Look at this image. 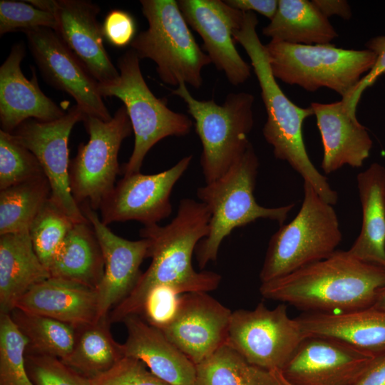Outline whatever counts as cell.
<instances>
[{"mask_svg": "<svg viewBox=\"0 0 385 385\" xmlns=\"http://www.w3.org/2000/svg\"><path fill=\"white\" fill-rule=\"evenodd\" d=\"M232 312L207 292L185 293L158 329L196 366L227 343Z\"/></svg>", "mask_w": 385, "mask_h": 385, "instance_id": "obj_14", "label": "cell"}, {"mask_svg": "<svg viewBox=\"0 0 385 385\" xmlns=\"http://www.w3.org/2000/svg\"><path fill=\"white\" fill-rule=\"evenodd\" d=\"M195 367L196 385H278L272 371L250 364L227 343Z\"/></svg>", "mask_w": 385, "mask_h": 385, "instance_id": "obj_31", "label": "cell"}, {"mask_svg": "<svg viewBox=\"0 0 385 385\" xmlns=\"http://www.w3.org/2000/svg\"><path fill=\"white\" fill-rule=\"evenodd\" d=\"M313 4L329 19L337 16L345 20H349L352 16L351 7L345 0H313Z\"/></svg>", "mask_w": 385, "mask_h": 385, "instance_id": "obj_43", "label": "cell"}, {"mask_svg": "<svg viewBox=\"0 0 385 385\" xmlns=\"http://www.w3.org/2000/svg\"><path fill=\"white\" fill-rule=\"evenodd\" d=\"M305 337L286 305L270 309L260 302L252 310L232 312L227 344L250 364L270 371L281 370Z\"/></svg>", "mask_w": 385, "mask_h": 385, "instance_id": "obj_11", "label": "cell"}, {"mask_svg": "<svg viewBox=\"0 0 385 385\" xmlns=\"http://www.w3.org/2000/svg\"><path fill=\"white\" fill-rule=\"evenodd\" d=\"M142 12L148 28L130 43L140 59L149 58L165 83H185L199 88L201 72L211 63L197 43L175 0H141Z\"/></svg>", "mask_w": 385, "mask_h": 385, "instance_id": "obj_7", "label": "cell"}, {"mask_svg": "<svg viewBox=\"0 0 385 385\" xmlns=\"http://www.w3.org/2000/svg\"><path fill=\"white\" fill-rule=\"evenodd\" d=\"M75 222L49 198L32 222L29 234L34 250L48 270Z\"/></svg>", "mask_w": 385, "mask_h": 385, "instance_id": "obj_33", "label": "cell"}, {"mask_svg": "<svg viewBox=\"0 0 385 385\" xmlns=\"http://www.w3.org/2000/svg\"><path fill=\"white\" fill-rule=\"evenodd\" d=\"M10 314L28 339L27 353L51 356L62 361L69 356L75 342L76 327L18 308Z\"/></svg>", "mask_w": 385, "mask_h": 385, "instance_id": "obj_32", "label": "cell"}, {"mask_svg": "<svg viewBox=\"0 0 385 385\" xmlns=\"http://www.w3.org/2000/svg\"><path fill=\"white\" fill-rule=\"evenodd\" d=\"M385 286V269L360 261L348 251L328 257L284 277L261 283L268 299L316 313H342L372 307Z\"/></svg>", "mask_w": 385, "mask_h": 385, "instance_id": "obj_2", "label": "cell"}, {"mask_svg": "<svg viewBox=\"0 0 385 385\" xmlns=\"http://www.w3.org/2000/svg\"><path fill=\"white\" fill-rule=\"evenodd\" d=\"M127 338L123 354L141 361L157 377L170 385H196L195 365L164 335L140 315L122 321Z\"/></svg>", "mask_w": 385, "mask_h": 385, "instance_id": "obj_22", "label": "cell"}, {"mask_svg": "<svg viewBox=\"0 0 385 385\" xmlns=\"http://www.w3.org/2000/svg\"><path fill=\"white\" fill-rule=\"evenodd\" d=\"M91 380V385H170L148 370L141 361L125 356Z\"/></svg>", "mask_w": 385, "mask_h": 385, "instance_id": "obj_38", "label": "cell"}, {"mask_svg": "<svg viewBox=\"0 0 385 385\" xmlns=\"http://www.w3.org/2000/svg\"><path fill=\"white\" fill-rule=\"evenodd\" d=\"M352 385H385V354L375 358Z\"/></svg>", "mask_w": 385, "mask_h": 385, "instance_id": "obj_42", "label": "cell"}, {"mask_svg": "<svg viewBox=\"0 0 385 385\" xmlns=\"http://www.w3.org/2000/svg\"><path fill=\"white\" fill-rule=\"evenodd\" d=\"M230 6L242 12H257L271 20L277 9V0H225Z\"/></svg>", "mask_w": 385, "mask_h": 385, "instance_id": "obj_41", "label": "cell"}, {"mask_svg": "<svg viewBox=\"0 0 385 385\" xmlns=\"http://www.w3.org/2000/svg\"><path fill=\"white\" fill-rule=\"evenodd\" d=\"M29 342L10 314H0V385H34L26 369Z\"/></svg>", "mask_w": 385, "mask_h": 385, "instance_id": "obj_34", "label": "cell"}, {"mask_svg": "<svg viewBox=\"0 0 385 385\" xmlns=\"http://www.w3.org/2000/svg\"><path fill=\"white\" fill-rule=\"evenodd\" d=\"M173 94L183 100L195 120L202 143L200 165L206 183L222 176L251 143L248 134L254 125L255 98L247 92L230 93L223 103L195 98L185 83Z\"/></svg>", "mask_w": 385, "mask_h": 385, "instance_id": "obj_9", "label": "cell"}, {"mask_svg": "<svg viewBox=\"0 0 385 385\" xmlns=\"http://www.w3.org/2000/svg\"><path fill=\"white\" fill-rule=\"evenodd\" d=\"M49 277L29 232L0 235V314H10L31 288Z\"/></svg>", "mask_w": 385, "mask_h": 385, "instance_id": "obj_26", "label": "cell"}, {"mask_svg": "<svg viewBox=\"0 0 385 385\" xmlns=\"http://www.w3.org/2000/svg\"><path fill=\"white\" fill-rule=\"evenodd\" d=\"M53 15L26 1H0V35L14 31L26 32L37 28L55 30Z\"/></svg>", "mask_w": 385, "mask_h": 385, "instance_id": "obj_36", "label": "cell"}, {"mask_svg": "<svg viewBox=\"0 0 385 385\" xmlns=\"http://www.w3.org/2000/svg\"><path fill=\"white\" fill-rule=\"evenodd\" d=\"M26 2L51 13L54 31L100 84H110L120 73L103 43L102 26L97 16L101 9L87 0H29Z\"/></svg>", "mask_w": 385, "mask_h": 385, "instance_id": "obj_16", "label": "cell"}, {"mask_svg": "<svg viewBox=\"0 0 385 385\" xmlns=\"http://www.w3.org/2000/svg\"><path fill=\"white\" fill-rule=\"evenodd\" d=\"M257 25L255 13L245 12L243 22L234 31L233 37L247 52L260 86L267 113L264 138L272 146L277 159L286 161L323 200L334 205L338 200L337 192L311 161L304 142L303 123L314 112L310 106L295 105L279 87L272 73L265 45L257 33Z\"/></svg>", "mask_w": 385, "mask_h": 385, "instance_id": "obj_3", "label": "cell"}, {"mask_svg": "<svg viewBox=\"0 0 385 385\" xmlns=\"http://www.w3.org/2000/svg\"><path fill=\"white\" fill-rule=\"evenodd\" d=\"M51 277L96 289L104 273L102 250L91 223H75L50 267Z\"/></svg>", "mask_w": 385, "mask_h": 385, "instance_id": "obj_27", "label": "cell"}, {"mask_svg": "<svg viewBox=\"0 0 385 385\" xmlns=\"http://www.w3.org/2000/svg\"><path fill=\"white\" fill-rule=\"evenodd\" d=\"M192 155L155 174L140 172L123 175L101 204L103 224L135 220L144 226L158 224L172 212L170 195L188 168Z\"/></svg>", "mask_w": 385, "mask_h": 385, "instance_id": "obj_13", "label": "cell"}, {"mask_svg": "<svg viewBox=\"0 0 385 385\" xmlns=\"http://www.w3.org/2000/svg\"><path fill=\"white\" fill-rule=\"evenodd\" d=\"M375 358L337 339L306 337L280 371L292 385H352Z\"/></svg>", "mask_w": 385, "mask_h": 385, "instance_id": "obj_17", "label": "cell"}, {"mask_svg": "<svg viewBox=\"0 0 385 385\" xmlns=\"http://www.w3.org/2000/svg\"><path fill=\"white\" fill-rule=\"evenodd\" d=\"M178 3L187 24L200 36L202 49L211 63L232 85L244 83L251 76V68L236 49L233 32L241 26L245 12L222 0H180Z\"/></svg>", "mask_w": 385, "mask_h": 385, "instance_id": "obj_18", "label": "cell"}, {"mask_svg": "<svg viewBox=\"0 0 385 385\" xmlns=\"http://www.w3.org/2000/svg\"><path fill=\"white\" fill-rule=\"evenodd\" d=\"M26 369L34 385H91V380L56 357L27 353Z\"/></svg>", "mask_w": 385, "mask_h": 385, "instance_id": "obj_37", "label": "cell"}, {"mask_svg": "<svg viewBox=\"0 0 385 385\" xmlns=\"http://www.w3.org/2000/svg\"><path fill=\"white\" fill-rule=\"evenodd\" d=\"M45 175L36 155L0 130V190Z\"/></svg>", "mask_w": 385, "mask_h": 385, "instance_id": "obj_35", "label": "cell"}, {"mask_svg": "<svg viewBox=\"0 0 385 385\" xmlns=\"http://www.w3.org/2000/svg\"><path fill=\"white\" fill-rule=\"evenodd\" d=\"M51 194L45 175L0 190V235L29 232Z\"/></svg>", "mask_w": 385, "mask_h": 385, "instance_id": "obj_30", "label": "cell"}, {"mask_svg": "<svg viewBox=\"0 0 385 385\" xmlns=\"http://www.w3.org/2000/svg\"><path fill=\"white\" fill-rule=\"evenodd\" d=\"M371 307L379 311L385 312V286L377 291L375 300Z\"/></svg>", "mask_w": 385, "mask_h": 385, "instance_id": "obj_44", "label": "cell"}, {"mask_svg": "<svg viewBox=\"0 0 385 385\" xmlns=\"http://www.w3.org/2000/svg\"><path fill=\"white\" fill-rule=\"evenodd\" d=\"M85 115L75 105L58 119L42 122L31 118L11 133L36 155L50 184L51 200L75 223L88 220L71 192L68 143L73 127L83 120Z\"/></svg>", "mask_w": 385, "mask_h": 385, "instance_id": "obj_12", "label": "cell"}, {"mask_svg": "<svg viewBox=\"0 0 385 385\" xmlns=\"http://www.w3.org/2000/svg\"><path fill=\"white\" fill-rule=\"evenodd\" d=\"M25 53L24 44L15 43L0 67L1 130L9 133L26 120L49 122L66 114L41 91L34 67L31 80L24 76L21 63Z\"/></svg>", "mask_w": 385, "mask_h": 385, "instance_id": "obj_20", "label": "cell"}, {"mask_svg": "<svg viewBox=\"0 0 385 385\" xmlns=\"http://www.w3.org/2000/svg\"><path fill=\"white\" fill-rule=\"evenodd\" d=\"M270 371L274 374L278 385H292L284 378L280 370L274 369Z\"/></svg>", "mask_w": 385, "mask_h": 385, "instance_id": "obj_45", "label": "cell"}, {"mask_svg": "<svg viewBox=\"0 0 385 385\" xmlns=\"http://www.w3.org/2000/svg\"><path fill=\"white\" fill-rule=\"evenodd\" d=\"M25 34L32 56L48 84L73 97L86 115L104 121L112 118L98 82L53 30L37 28Z\"/></svg>", "mask_w": 385, "mask_h": 385, "instance_id": "obj_15", "label": "cell"}, {"mask_svg": "<svg viewBox=\"0 0 385 385\" xmlns=\"http://www.w3.org/2000/svg\"><path fill=\"white\" fill-rule=\"evenodd\" d=\"M108 315L76 327L73 348L63 361L66 365L91 379L111 369L123 356L122 344L113 339Z\"/></svg>", "mask_w": 385, "mask_h": 385, "instance_id": "obj_29", "label": "cell"}, {"mask_svg": "<svg viewBox=\"0 0 385 385\" xmlns=\"http://www.w3.org/2000/svg\"><path fill=\"white\" fill-rule=\"evenodd\" d=\"M83 121L89 139L79 144L75 158L70 161V190L78 205L87 203L97 210L121 173L119 150L133 128L124 106L108 121L86 114Z\"/></svg>", "mask_w": 385, "mask_h": 385, "instance_id": "obj_10", "label": "cell"}, {"mask_svg": "<svg viewBox=\"0 0 385 385\" xmlns=\"http://www.w3.org/2000/svg\"><path fill=\"white\" fill-rule=\"evenodd\" d=\"M297 319L305 337L337 339L375 357L385 354V312H310Z\"/></svg>", "mask_w": 385, "mask_h": 385, "instance_id": "obj_24", "label": "cell"}, {"mask_svg": "<svg viewBox=\"0 0 385 385\" xmlns=\"http://www.w3.org/2000/svg\"><path fill=\"white\" fill-rule=\"evenodd\" d=\"M362 210L361 232L348 252L385 269V166L373 163L356 176Z\"/></svg>", "mask_w": 385, "mask_h": 385, "instance_id": "obj_25", "label": "cell"}, {"mask_svg": "<svg viewBox=\"0 0 385 385\" xmlns=\"http://www.w3.org/2000/svg\"><path fill=\"white\" fill-rule=\"evenodd\" d=\"M259 160L250 143L244 154L220 178L197 190V196L210 213L209 231L195 249L200 269L215 262L223 240L233 230L258 219L282 225L295 204L265 207L255 200L254 190Z\"/></svg>", "mask_w": 385, "mask_h": 385, "instance_id": "obj_4", "label": "cell"}, {"mask_svg": "<svg viewBox=\"0 0 385 385\" xmlns=\"http://www.w3.org/2000/svg\"><path fill=\"white\" fill-rule=\"evenodd\" d=\"M210 213L207 206L191 198L180 201L175 217L165 226H144L140 236L148 241L147 257L151 262L132 292L108 314L111 323L140 315L150 294L166 287L175 295L208 292L220 284V274L197 272L192 257L198 243L208 234Z\"/></svg>", "mask_w": 385, "mask_h": 385, "instance_id": "obj_1", "label": "cell"}, {"mask_svg": "<svg viewBox=\"0 0 385 385\" xmlns=\"http://www.w3.org/2000/svg\"><path fill=\"white\" fill-rule=\"evenodd\" d=\"M16 308L74 327L100 319L96 289L52 277L31 288L18 301Z\"/></svg>", "mask_w": 385, "mask_h": 385, "instance_id": "obj_23", "label": "cell"}, {"mask_svg": "<svg viewBox=\"0 0 385 385\" xmlns=\"http://www.w3.org/2000/svg\"><path fill=\"white\" fill-rule=\"evenodd\" d=\"M310 107L322 138L324 172L329 174L345 165L362 166L369 156L373 141L366 128L350 115L344 102H312Z\"/></svg>", "mask_w": 385, "mask_h": 385, "instance_id": "obj_21", "label": "cell"}, {"mask_svg": "<svg viewBox=\"0 0 385 385\" xmlns=\"http://www.w3.org/2000/svg\"><path fill=\"white\" fill-rule=\"evenodd\" d=\"M276 79L307 91L331 89L345 100L375 64L374 52L338 48L332 43L303 45L271 40L265 45Z\"/></svg>", "mask_w": 385, "mask_h": 385, "instance_id": "obj_5", "label": "cell"}, {"mask_svg": "<svg viewBox=\"0 0 385 385\" xmlns=\"http://www.w3.org/2000/svg\"><path fill=\"white\" fill-rule=\"evenodd\" d=\"M302 206L288 224L271 237L262 269L261 283L267 282L330 256L342 240L333 206L304 182Z\"/></svg>", "mask_w": 385, "mask_h": 385, "instance_id": "obj_6", "label": "cell"}, {"mask_svg": "<svg viewBox=\"0 0 385 385\" xmlns=\"http://www.w3.org/2000/svg\"><path fill=\"white\" fill-rule=\"evenodd\" d=\"M365 46L376 55L375 64L359 81L349 96L345 100H342L350 115L354 118H356V107L363 92L367 88L372 86L381 76L385 74V36L371 38L366 43Z\"/></svg>", "mask_w": 385, "mask_h": 385, "instance_id": "obj_39", "label": "cell"}, {"mask_svg": "<svg viewBox=\"0 0 385 385\" xmlns=\"http://www.w3.org/2000/svg\"><path fill=\"white\" fill-rule=\"evenodd\" d=\"M136 26L133 16L120 9H113L106 16L102 25L103 36L112 45L124 47L134 39Z\"/></svg>", "mask_w": 385, "mask_h": 385, "instance_id": "obj_40", "label": "cell"}, {"mask_svg": "<svg viewBox=\"0 0 385 385\" xmlns=\"http://www.w3.org/2000/svg\"><path fill=\"white\" fill-rule=\"evenodd\" d=\"M262 34L273 41L303 45L330 43L338 36L328 18L308 0H279Z\"/></svg>", "mask_w": 385, "mask_h": 385, "instance_id": "obj_28", "label": "cell"}, {"mask_svg": "<svg viewBox=\"0 0 385 385\" xmlns=\"http://www.w3.org/2000/svg\"><path fill=\"white\" fill-rule=\"evenodd\" d=\"M79 207L93 227L104 260L103 276L96 289L98 315L101 318L108 315L136 285L149 245L145 238L133 241L115 235L88 204L83 203Z\"/></svg>", "mask_w": 385, "mask_h": 385, "instance_id": "obj_19", "label": "cell"}, {"mask_svg": "<svg viewBox=\"0 0 385 385\" xmlns=\"http://www.w3.org/2000/svg\"><path fill=\"white\" fill-rule=\"evenodd\" d=\"M120 77L110 84H100L102 97L114 96L123 103L135 135L134 147L121 168L123 175L140 173L148 151L169 136L190 133L192 120L185 114L170 109L165 98H157L143 76L140 58L132 48L118 60Z\"/></svg>", "mask_w": 385, "mask_h": 385, "instance_id": "obj_8", "label": "cell"}]
</instances>
